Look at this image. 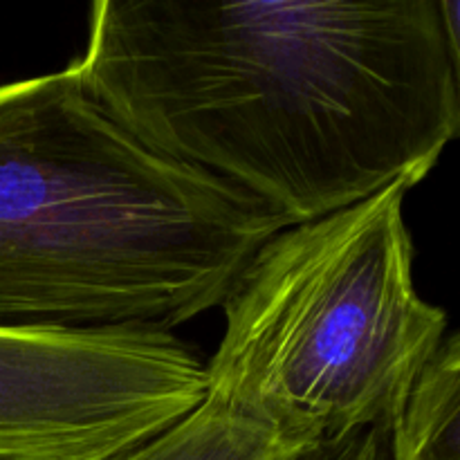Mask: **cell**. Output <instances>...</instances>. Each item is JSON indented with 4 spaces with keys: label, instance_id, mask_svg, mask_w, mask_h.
I'll use <instances>...</instances> for the list:
<instances>
[{
    "label": "cell",
    "instance_id": "1",
    "mask_svg": "<svg viewBox=\"0 0 460 460\" xmlns=\"http://www.w3.org/2000/svg\"><path fill=\"white\" fill-rule=\"evenodd\" d=\"M90 97L290 225L416 187L460 130L440 0H97Z\"/></svg>",
    "mask_w": 460,
    "mask_h": 460
},
{
    "label": "cell",
    "instance_id": "2",
    "mask_svg": "<svg viewBox=\"0 0 460 460\" xmlns=\"http://www.w3.org/2000/svg\"><path fill=\"white\" fill-rule=\"evenodd\" d=\"M288 225L117 124L75 63L0 85V326L169 331Z\"/></svg>",
    "mask_w": 460,
    "mask_h": 460
},
{
    "label": "cell",
    "instance_id": "3",
    "mask_svg": "<svg viewBox=\"0 0 460 460\" xmlns=\"http://www.w3.org/2000/svg\"><path fill=\"white\" fill-rule=\"evenodd\" d=\"M407 182L259 247L225 296L207 395L308 447L389 427L447 335L413 281Z\"/></svg>",
    "mask_w": 460,
    "mask_h": 460
},
{
    "label": "cell",
    "instance_id": "4",
    "mask_svg": "<svg viewBox=\"0 0 460 460\" xmlns=\"http://www.w3.org/2000/svg\"><path fill=\"white\" fill-rule=\"evenodd\" d=\"M205 395V362L169 331L0 326V460H108Z\"/></svg>",
    "mask_w": 460,
    "mask_h": 460
},
{
    "label": "cell",
    "instance_id": "5",
    "mask_svg": "<svg viewBox=\"0 0 460 460\" xmlns=\"http://www.w3.org/2000/svg\"><path fill=\"white\" fill-rule=\"evenodd\" d=\"M308 449L205 395L169 429L108 460H299Z\"/></svg>",
    "mask_w": 460,
    "mask_h": 460
},
{
    "label": "cell",
    "instance_id": "6",
    "mask_svg": "<svg viewBox=\"0 0 460 460\" xmlns=\"http://www.w3.org/2000/svg\"><path fill=\"white\" fill-rule=\"evenodd\" d=\"M389 460H460V337H445L389 425Z\"/></svg>",
    "mask_w": 460,
    "mask_h": 460
},
{
    "label": "cell",
    "instance_id": "7",
    "mask_svg": "<svg viewBox=\"0 0 460 460\" xmlns=\"http://www.w3.org/2000/svg\"><path fill=\"white\" fill-rule=\"evenodd\" d=\"M299 460H389V427H367L326 438Z\"/></svg>",
    "mask_w": 460,
    "mask_h": 460
},
{
    "label": "cell",
    "instance_id": "8",
    "mask_svg": "<svg viewBox=\"0 0 460 460\" xmlns=\"http://www.w3.org/2000/svg\"><path fill=\"white\" fill-rule=\"evenodd\" d=\"M458 12L460 4L456 0H440V13H443V25L445 34H447L449 45L456 54H460V43H458Z\"/></svg>",
    "mask_w": 460,
    "mask_h": 460
}]
</instances>
